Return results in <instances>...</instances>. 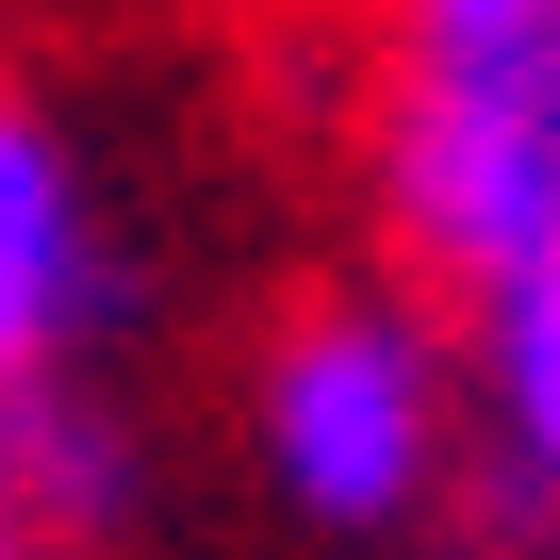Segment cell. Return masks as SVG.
<instances>
[{
    "label": "cell",
    "instance_id": "1",
    "mask_svg": "<svg viewBox=\"0 0 560 560\" xmlns=\"http://www.w3.org/2000/svg\"><path fill=\"white\" fill-rule=\"evenodd\" d=\"M247 462L314 544H396L462 478V347L396 280H330L247 363Z\"/></svg>",
    "mask_w": 560,
    "mask_h": 560
},
{
    "label": "cell",
    "instance_id": "2",
    "mask_svg": "<svg viewBox=\"0 0 560 560\" xmlns=\"http://www.w3.org/2000/svg\"><path fill=\"white\" fill-rule=\"evenodd\" d=\"M363 182H380L396 264L445 280V298L560 280V34H527V50H396Z\"/></svg>",
    "mask_w": 560,
    "mask_h": 560
},
{
    "label": "cell",
    "instance_id": "3",
    "mask_svg": "<svg viewBox=\"0 0 560 560\" xmlns=\"http://www.w3.org/2000/svg\"><path fill=\"white\" fill-rule=\"evenodd\" d=\"M100 314H116L100 182H83V149H67V132H50L34 100H0V396L67 380Z\"/></svg>",
    "mask_w": 560,
    "mask_h": 560
},
{
    "label": "cell",
    "instance_id": "4",
    "mask_svg": "<svg viewBox=\"0 0 560 560\" xmlns=\"http://www.w3.org/2000/svg\"><path fill=\"white\" fill-rule=\"evenodd\" d=\"M462 478L494 527H560V280L462 298Z\"/></svg>",
    "mask_w": 560,
    "mask_h": 560
},
{
    "label": "cell",
    "instance_id": "5",
    "mask_svg": "<svg viewBox=\"0 0 560 560\" xmlns=\"http://www.w3.org/2000/svg\"><path fill=\"white\" fill-rule=\"evenodd\" d=\"M132 494H149V462H132V429L83 380L0 396V527H18V544H116Z\"/></svg>",
    "mask_w": 560,
    "mask_h": 560
},
{
    "label": "cell",
    "instance_id": "6",
    "mask_svg": "<svg viewBox=\"0 0 560 560\" xmlns=\"http://www.w3.org/2000/svg\"><path fill=\"white\" fill-rule=\"evenodd\" d=\"M560 34V0H396V50H527Z\"/></svg>",
    "mask_w": 560,
    "mask_h": 560
},
{
    "label": "cell",
    "instance_id": "7",
    "mask_svg": "<svg viewBox=\"0 0 560 560\" xmlns=\"http://www.w3.org/2000/svg\"><path fill=\"white\" fill-rule=\"evenodd\" d=\"M0 560H18V527H0Z\"/></svg>",
    "mask_w": 560,
    "mask_h": 560
}]
</instances>
